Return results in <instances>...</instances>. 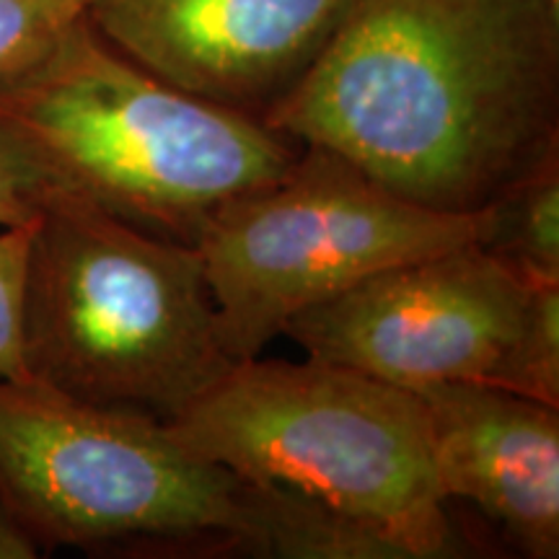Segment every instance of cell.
<instances>
[{
	"mask_svg": "<svg viewBox=\"0 0 559 559\" xmlns=\"http://www.w3.org/2000/svg\"><path fill=\"white\" fill-rule=\"evenodd\" d=\"M264 122L419 207L479 213L559 151V0H353Z\"/></svg>",
	"mask_w": 559,
	"mask_h": 559,
	"instance_id": "cell-1",
	"label": "cell"
},
{
	"mask_svg": "<svg viewBox=\"0 0 559 559\" xmlns=\"http://www.w3.org/2000/svg\"><path fill=\"white\" fill-rule=\"evenodd\" d=\"M0 130L47 190L181 243H198L215 210L300 151L260 117L160 81L86 16L0 79Z\"/></svg>",
	"mask_w": 559,
	"mask_h": 559,
	"instance_id": "cell-2",
	"label": "cell"
},
{
	"mask_svg": "<svg viewBox=\"0 0 559 559\" xmlns=\"http://www.w3.org/2000/svg\"><path fill=\"white\" fill-rule=\"evenodd\" d=\"M29 383L169 423L236 366L194 243L47 190L24 290Z\"/></svg>",
	"mask_w": 559,
	"mask_h": 559,
	"instance_id": "cell-3",
	"label": "cell"
},
{
	"mask_svg": "<svg viewBox=\"0 0 559 559\" xmlns=\"http://www.w3.org/2000/svg\"><path fill=\"white\" fill-rule=\"evenodd\" d=\"M164 425L236 477L366 523L400 559L461 555L417 391L317 358H249Z\"/></svg>",
	"mask_w": 559,
	"mask_h": 559,
	"instance_id": "cell-4",
	"label": "cell"
},
{
	"mask_svg": "<svg viewBox=\"0 0 559 559\" xmlns=\"http://www.w3.org/2000/svg\"><path fill=\"white\" fill-rule=\"evenodd\" d=\"M0 500L39 549L264 557L257 489L164 423L0 381Z\"/></svg>",
	"mask_w": 559,
	"mask_h": 559,
	"instance_id": "cell-5",
	"label": "cell"
},
{
	"mask_svg": "<svg viewBox=\"0 0 559 559\" xmlns=\"http://www.w3.org/2000/svg\"><path fill=\"white\" fill-rule=\"evenodd\" d=\"M477 234L479 213L419 207L337 153L300 145L275 179L215 210L194 247L223 349L241 362L260 358L296 313Z\"/></svg>",
	"mask_w": 559,
	"mask_h": 559,
	"instance_id": "cell-6",
	"label": "cell"
},
{
	"mask_svg": "<svg viewBox=\"0 0 559 559\" xmlns=\"http://www.w3.org/2000/svg\"><path fill=\"white\" fill-rule=\"evenodd\" d=\"M531 288L477 241L376 272L285 324L309 358L419 391L498 386Z\"/></svg>",
	"mask_w": 559,
	"mask_h": 559,
	"instance_id": "cell-7",
	"label": "cell"
},
{
	"mask_svg": "<svg viewBox=\"0 0 559 559\" xmlns=\"http://www.w3.org/2000/svg\"><path fill=\"white\" fill-rule=\"evenodd\" d=\"M353 0H86L132 62L187 94L264 117L304 79Z\"/></svg>",
	"mask_w": 559,
	"mask_h": 559,
	"instance_id": "cell-8",
	"label": "cell"
},
{
	"mask_svg": "<svg viewBox=\"0 0 559 559\" xmlns=\"http://www.w3.org/2000/svg\"><path fill=\"white\" fill-rule=\"evenodd\" d=\"M445 500H469L531 559L559 557V407L485 386L419 389Z\"/></svg>",
	"mask_w": 559,
	"mask_h": 559,
	"instance_id": "cell-9",
	"label": "cell"
},
{
	"mask_svg": "<svg viewBox=\"0 0 559 559\" xmlns=\"http://www.w3.org/2000/svg\"><path fill=\"white\" fill-rule=\"evenodd\" d=\"M477 247L526 288L559 285V151L479 210Z\"/></svg>",
	"mask_w": 559,
	"mask_h": 559,
	"instance_id": "cell-10",
	"label": "cell"
},
{
	"mask_svg": "<svg viewBox=\"0 0 559 559\" xmlns=\"http://www.w3.org/2000/svg\"><path fill=\"white\" fill-rule=\"evenodd\" d=\"M498 389L559 407V285L531 288L526 321Z\"/></svg>",
	"mask_w": 559,
	"mask_h": 559,
	"instance_id": "cell-11",
	"label": "cell"
},
{
	"mask_svg": "<svg viewBox=\"0 0 559 559\" xmlns=\"http://www.w3.org/2000/svg\"><path fill=\"white\" fill-rule=\"evenodd\" d=\"M81 16L86 0H0V79L37 60Z\"/></svg>",
	"mask_w": 559,
	"mask_h": 559,
	"instance_id": "cell-12",
	"label": "cell"
},
{
	"mask_svg": "<svg viewBox=\"0 0 559 559\" xmlns=\"http://www.w3.org/2000/svg\"><path fill=\"white\" fill-rule=\"evenodd\" d=\"M29 226L0 230V381L29 383L24 362V290Z\"/></svg>",
	"mask_w": 559,
	"mask_h": 559,
	"instance_id": "cell-13",
	"label": "cell"
},
{
	"mask_svg": "<svg viewBox=\"0 0 559 559\" xmlns=\"http://www.w3.org/2000/svg\"><path fill=\"white\" fill-rule=\"evenodd\" d=\"M45 181L0 130V228L29 226L39 218Z\"/></svg>",
	"mask_w": 559,
	"mask_h": 559,
	"instance_id": "cell-14",
	"label": "cell"
},
{
	"mask_svg": "<svg viewBox=\"0 0 559 559\" xmlns=\"http://www.w3.org/2000/svg\"><path fill=\"white\" fill-rule=\"evenodd\" d=\"M39 557V544L29 528L16 519V513L0 500V559H34Z\"/></svg>",
	"mask_w": 559,
	"mask_h": 559,
	"instance_id": "cell-15",
	"label": "cell"
}]
</instances>
